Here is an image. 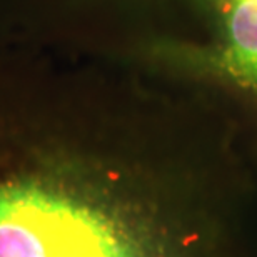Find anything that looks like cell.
I'll use <instances>...</instances> for the list:
<instances>
[{"instance_id": "obj_1", "label": "cell", "mask_w": 257, "mask_h": 257, "mask_svg": "<svg viewBox=\"0 0 257 257\" xmlns=\"http://www.w3.org/2000/svg\"><path fill=\"white\" fill-rule=\"evenodd\" d=\"M0 257H257V205L174 169L0 44Z\"/></svg>"}, {"instance_id": "obj_2", "label": "cell", "mask_w": 257, "mask_h": 257, "mask_svg": "<svg viewBox=\"0 0 257 257\" xmlns=\"http://www.w3.org/2000/svg\"><path fill=\"white\" fill-rule=\"evenodd\" d=\"M132 2V0H119ZM204 12V39L144 45L142 55L179 64L240 92L257 109V0H192Z\"/></svg>"}]
</instances>
